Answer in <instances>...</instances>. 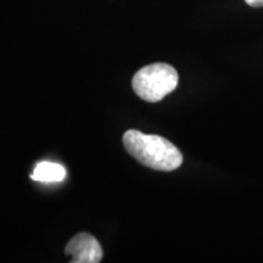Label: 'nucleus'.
<instances>
[{
	"label": "nucleus",
	"mask_w": 263,
	"mask_h": 263,
	"mask_svg": "<svg viewBox=\"0 0 263 263\" xmlns=\"http://www.w3.org/2000/svg\"><path fill=\"white\" fill-rule=\"evenodd\" d=\"M122 140L128 154L149 168L171 172L182 166V153L162 137L129 129L123 134Z\"/></svg>",
	"instance_id": "nucleus-1"
},
{
	"label": "nucleus",
	"mask_w": 263,
	"mask_h": 263,
	"mask_svg": "<svg viewBox=\"0 0 263 263\" xmlns=\"http://www.w3.org/2000/svg\"><path fill=\"white\" fill-rule=\"evenodd\" d=\"M178 73L168 64L157 62L147 65L134 74L132 88L134 93L147 103H159L176 89Z\"/></svg>",
	"instance_id": "nucleus-2"
},
{
	"label": "nucleus",
	"mask_w": 263,
	"mask_h": 263,
	"mask_svg": "<svg viewBox=\"0 0 263 263\" xmlns=\"http://www.w3.org/2000/svg\"><path fill=\"white\" fill-rule=\"evenodd\" d=\"M65 254L70 256L72 263H99L103 259L100 242L88 233H80L66 245Z\"/></svg>",
	"instance_id": "nucleus-3"
},
{
	"label": "nucleus",
	"mask_w": 263,
	"mask_h": 263,
	"mask_svg": "<svg viewBox=\"0 0 263 263\" xmlns=\"http://www.w3.org/2000/svg\"><path fill=\"white\" fill-rule=\"evenodd\" d=\"M66 168L60 163L42 161L35 166L31 178L42 183H58L66 178Z\"/></svg>",
	"instance_id": "nucleus-4"
},
{
	"label": "nucleus",
	"mask_w": 263,
	"mask_h": 263,
	"mask_svg": "<svg viewBox=\"0 0 263 263\" xmlns=\"http://www.w3.org/2000/svg\"><path fill=\"white\" fill-rule=\"evenodd\" d=\"M246 4L252 6V8H261L263 6V0H245Z\"/></svg>",
	"instance_id": "nucleus-5"
}]
</instances>
